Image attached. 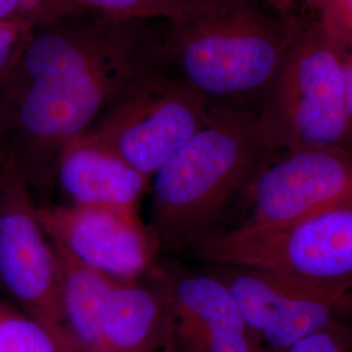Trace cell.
<instances>
[{"label":"cell","instance_id":"8","mask_svg":"<svg viewBox=\"0 0 352 352\" xmlns=\"http://www.w3.org/2000/svg\"><path fill=\"white\" fill-rule=\"evenodd\" d=\"M238 225L280 227L352 202V151H266L245 188Z\"/></svg>","mask_w":352,"mask_h":352},{"label":"cell","instance_id":"14","mask_svg":"<svg viewBox=\"0 0 352 352\" xmlns=\"http://www.w3.org/2000/svg\"><path fill=\"white\" fill-rule=\"evenodd\" d=\"M51 244L60 270L62 302L71 336L80 352H101L100 312L103 300L116 279L90 269L59 245Z\"/></svg>","mask_w":352,"mask_h":352},{"label":"cell","instance_id":"21","mask_svg":"<svg viewBox=\"0 0 352 352\" xmlns=\"http://www.w3.org/2000/svg\"><path fill=\"white\" fill-rule=\"evenodd\" d=\"M343 72H344V90L346 106L352 128V54L343 55Z\"/></svg>","mask_w":352,"mask_h":352},{"label":"cell","instance_id":"7","mask_svg":"<svg viewBox=\"0 0 352 352\" xmlns=\"http://www.w3.org/2000/svg\"><path fill=\"white\" fill-rule=\"evenodd\" d=\"M0 285L51 334L62 352H80L65 322L56 253L38 219L25 177L0 166Z\"/></svg>","mask_w":352,"mask_h":352},{"label":"cell","instance_id":"24","mask_svg":"<svg viewBox=\"0 0 352 352\" xmlns=\"http://www.w3.org/2000/svg\"><path fill=\"white\" fill-rule=\"evenodd\" d=\"M302 1H305L307 4H309V6H312V7L321 8L324 4H327L329 0H302Z\"/></svg>","mask_w":352,"mask_h":352},{"label":"cell","instance_id":"2","mask_svg":"<svg viewBox=\"0 0 352 352\" xmlns=\"http://www.w3.org/2000/svg\"><path fill=\"white\" fill-rule=\"evenodd\" d=\"M299 17L265 0H193L161 20V67L214 109L257 113Z\"/></svg>","mask_w":352,"mask_h":352},{"label":"cell","instance_id":"6","mask_svg":"<svg viewBox=\"0 0 352 352\" xmlns=\"http://www.w3.org/2000/svg\"><path fill=\"white\" fill-rule=\"evenodd\" d=\"M212 107L161 65L128 89L87 132L151 180Z\"/></svg>","mask_w":352,"mask_h":352},{"label":"cell","instance_id":"12","mask_svg":"<svg viewBox=\"0 0 352 352\" xmlns=\"http://www.w3.org/2000/svg\"><path fill=\"white\" fill-rule=\"evenodd\" d=\"M54 179L74 205L128 212H138L149 187L148 177L87 133L64 146Z\"/></svg>","mask_w":352,"mask_h":352},{"label":"cell","instance_id":"15","mask_svg":"<svg viewBox=\"0 0 352 352\" xmlns=\"http://www.w3.org/2000/svg\"><path fill=\"white\" fill-rule=\"evenodd\" d=\"M0 352L62 351L34 318L0 300Z\"/></svg>","mask_w":352,"mask_h":352},{"label":"cell","instance_id":"9","mask_svg":"<svg viewBox=\"0 0 352 352\" xmlns=\"http://www.w3.org/2000/svg\"><path fill=\"white\" fill-rule=\"evenodd\" d=\"M213 274L230 289L252 337L270 352L340 325L352 308V294H329L258 269L217 266Z\"/></svg>","mask_w":352,"mask_h":352},{"label":"cell","instance_id":"16","mask_svg":"<svg viewBox=\"0 0 352 352\" xmlns=\"http://www.w3.org/2000/svg\"><path fill=\"white\" fill-rule=\"evenodd\" d=\"M87 12L132 20H166L186 10L193 0H68Z\"/></svg>","mask_w":352,"mask_h":352},{"label":"cell","instance_id":"10","mask_svg":"<svg viewBox=\"0 0 352 352\" xmlns=\"http://www.w3.org/2000/svg\"><path fill=\"white\" fill-rule=\"evenodd\" d=\"M37 214L51 243L107 277L133 282L154 261L158 241L138 212L68 204Z\"/></svg>","mask_w":352,"mask_h":352},{"label":"cell","instance_id":"13","mask_svg":"<svg viewBox=\"0 0 352 352\" xmlns=\"http://www.w3.org/2000/svg\"><path fill=\"white\" fill-rule=\"evenodd\" d=\"M101 352H154L170 331L166 298L133 282L115 280L98 320Z\"/></svg>","mask_w":352,"mask_h":352},{"label":"cell","instance_id":"20","mask_svg":"<svg viewBox=\"0 0 352 352\" xmlns=\"http://www.w3.org/2000/svg\"><path fill=\"white\" fill-rule=\"evenodd\" d=\"M36 26L0 24V81L16 63Z\"/></svg>","mask_w":352,"mask_h":352},{"label":"cell","instance_id":"1","mask_svg":"<svg viewBox=\"0 0 352 352\" xmlns=\"http://www.w3.org/2000/svg\"><path fill=\"white\" fill-rule=\"evenodd\" d=\"M160 23L77 12L36 26L0 81V166L30 187L54 179L64 146L161 65Z\"/></svg>","mask_w":352,"mask_h":352},{"label":"cell","instance_id":"3","mask_svg":"<svg viewBox=\"0 0 352 352\" xmlns=\"http://www.w3.org/2000/svg\"><path fill=\"white\" fill-rule=\"evenodd\" d=\"M256 113L214 109L206 123L151 176V231L189 247L243 193L265 153Z\"/></svg>","mask_w":352,"mask_h":352},{"label":"cell","instance_id":"5","mask_svg":"<svg viewBox=\"0 0 352 352\" xmlns=\"http://www.w3.org/2000/svg\"><path fill=\"white\" fill-rule=\"evenodd\" d=\"M189 248L217 266L252 267L336 295L352 294V202L280 227L213 230Z\"/></svg>","mask_w":352,"mask_h":352},{"label":"cell","instance_id":"4","mask_svg":"<svg viewBox=\"0 0 352 352\" xmlns=\"http://www.w3.org/2000/svg\"><path fill=\"white\" fill-rule=\"evenodd\" d=\"M265 151L337 146L352 151L343 55L317 20H299L257 113Z\"/></svg>","mask_w":352,"mask_h":352},{"label":"cell","instance_id":"22","mask_svg":"<svg viewBox=\"0 0 352 352\" xmlns=\"http://www.w3.org/2000/svg\"><path fill=\"white\" fill-rule=\"evenodd\" d=\"M267 4L274 7L279 12L287 16H294L295 0H265Z\"/></svg>","mask_w":352,"mask_h":352},{"label":"cell","instance_id":"23","mask_svg":"<svg viewBox=\"0 0 352 352\" xmlns=\"http://www.w3.org/2000/svg\"><path fill=\"white\" fill-rule=\"evenodd\" d=\"M162 352H180L177 344H176L174 336H173V330L170 329L166 340H164V346H162Z\"/></svg>","mask_w":352,"mask_h":352},{"label":"cell","instance_id":"17","mask_svg":"<svg viewBox=\"0 0 352 352\" xmlns=\"http://www.w3.org/2000/svg\"><path fill=\"white\" fill-rule=\"evenodd\" d=\"M77 12L68 0H0V24L38 26Z\"/></svg>","mask_w":352,"mask_h":352},{"label":"cell","instance_id":"18","mask_svg":"<svg viewBox=\"0 0 352 352\" xmlns=\"http://www.w3.org/2000/svg\"><path fill=\"white\" fill-rule=\"evenodd\" d=\"M317 19L330 42L342 55L352 54V0H329Z\"/></svg>","mask_w":352,"mask_h":352},{"label":"cell","instance_id":"19","mask_svg":"<svg viewBox=\"0 0 352 352\" xmlns=\"http://www.w3.org/2000/svg\"><path fill=\"white\" fill-rule=\"evenodd\" d=\"M280 352H352V330L343 324L327 327Z\"/></svg>","mask_w":352,"mask_h":352},{"label":"cell","instance_id":"11","mask_svg":"<svg viewBox=\"0 0 352 352\" xmlns=\"http://www.w3.org/2000/svg\"><path fill=\"white\" fill-rule=\"evenodd\" d=\"M180 352H265L245 327L238 304L215 274H184L164 295Z\"/></svg>","mask_w":352,"mask_h":352}]
</instances>
